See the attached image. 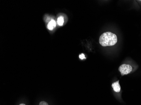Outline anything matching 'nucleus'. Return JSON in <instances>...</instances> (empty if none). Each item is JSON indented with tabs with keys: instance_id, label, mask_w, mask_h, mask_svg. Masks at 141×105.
Instances as JSON below:
<instances>
[{
	"instance_id": "obj_1",
	"label": "nucleus",
	"mask_w": 141,
	"mask_h": 105,
	"mask_svg": "<svg viewBox=\"0 0 141 105\" xmlns=\"http://www.w3.org/2000/svg\"><path fill=\"white\" fill-rule=\"evenodd\" d=\"M117 41L118 38L116 35L109 32L102 34L99 38V43L104 47L115 45Z\"/></svg>"
},
{
	"instance_id": "obj_2",
	"label": "nucleus",
	"mask_w": 141,
	"mask_h": 105,
	"mask_svg": "<svg viewBox=\"0 0 141 105\" xmlns=\"http://www.w3.org/2000/svg\"><path fill=\"white\" fill-rule=\"evenodd\" d=\"M134 69V67L128 64H122L119 68V71L122 76L128 75L132 72Z\"/></svg>"
},
{
	"instance_id": "obj_3",
	"label": "nucleus",
	"mask_w": 141,
	"mask_h": 105,
	"mask_svg": "<svg viewBox=\"0 0 141 105\" xmlns=\"http://www.w3.org/2000/svg\"><path fill=\"white\" fill-rule=\"evenodd\" d=\"M111 87H113V90L115 92H119L121 90V87L119 84V81L118 80L117 82H115L111 85Z\"/></svg>"
},
{
	"instance_id": "obj_4",
	"label": "nucleus",
	"mask_w": 141,
	"mask_h": 105,
	"mask_svg": "<svg viewBox=\"0 0 141 105\" xmlns=\"http://www.w3.org/2000/svg\"><path fill=\"white\" fill-rule=\"evenodd\" d=\"M56 26V22L53 19H52L51 21L48 23L47 25V28L48 29H50V30H52Z\"/></svg>"
},
{
	"instance_id": "obj_5",
	"label": "nucleus",
	"mask_w": 141,
	"mask_h": 105,
	"mask_svg": "<svg viewBox=\"0 0 141 105\" xmlns=\"http://www.w3.org/2000/svg\"><path fill=\"white\" fill-rule=\"evenodd\" d=\"M57 23L59 26H62L64 24V19L63 17L61 16L57 19Z\"/></svg>"
},
{
	"instance_id": "obj_6",
	"label": "nucleus",
	"mask_w": 141,
	"mask_h": 105,
	"mask_svg": "<svg viewBox=\"0 0 141 105\" xmlns=\"http://www.w3.org/2000/svg\"><path fill=\"white\" fill-rule=\"evenodd\" d=\"M79 57H80V59H82V60L83 59H86L85 57V55L83 54L80 55V56H79Z\"/></svg>"
},
{
	"instance_id": "obj_7",
	"label": "nucleus",
	"mask_w": 141,
	"mask_h": 105,
	"mask_svg": "<svg viewBox=\"0 0 141 105\" xmlns=\"http://www.w3.org/2000/svg\"><path fill=\"white\" fill-rule=\"evenodd\" d=\"M39 105H48V103L45 101H42L39 104Z\"/></svg>"
},
{
	"instance_id": "obj_8",
	"label": "nucleus",
	"mask_w": 141,
	"mask_h": 105,
	"mask_svg": "<svg viewBox=\"0 0 141 105\" xmlns=\"http://www.w3.org/2000/svg\"><path fill=\"white\" fill-rule=\"evenodd\" d=\"M20 105H25V104H23V103H22V104H20Z\"/></svg>"
}]
</instances>
